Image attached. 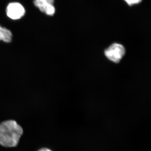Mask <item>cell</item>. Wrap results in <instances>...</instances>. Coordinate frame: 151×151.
Here are the masks:
<instances>
[{"instance_id":"cell-1","label":"cell","mask_w":151,"mask_h":151,"mask_svg":"<svg viewBox=\"0 0 151 151\" xmlns=\"http://www.w3.org/2000/svg\"><path fill=\"white\" fill-rule=\"evenodd\" d=\"M23 133L22 128L14 120L1 122L0 123V145L5 147H16Z\"/></svg>"},{"instance_id":"cell-2","label":"cell","mask_w":151,"mask_h":151,"mask_svg":"<svg viewBox=\"0 0 151 151\" xmlns=\"http://www.w3.org/2000/svg\"><path fill=\"white\" fill-rule=\"evenodd\" d=\"M105 54L108 59L118 63L125 54V48L122 45L113 44L105 50Z\"/></svg>"},{"instance_id":"cell-3","label":"cell","mask_w":151,"mask_h":151,"mask_svg":"<svg viewBox=\"0 0 151 151\" xmlns=\"http://www.w3.org/2000/svg\"><path fill=\"white\" fill-rule=\"evenodd\" d=\"M25 10L24 7L19 3H11L7 7V15L12 19L17 20L24 16Z\"/></svg>"},{"instance_id":"cell-4","label":"cell","mask_w":151,"mask_h":151,"mask_svg":"<svg viewBox=\"0 0 151 151\" xmlns=\"http://www.w3.org/2000/svg\"><path fill=\"white\" fill-rule=\"evenodd\" d=\"M54 2V0H34L35 5L41 12L51 16L54 14L55 12Z\"/></svg>"},{"instance_id":"cell-5","label":"cell","mask_w":151,"mask_h":151,"mask_svg":"<svg viewBox=\"0 0 151 151\" xmlns=\"http://www.w3.org/2000/svg\"><path fill=\"white\" fill-rule=\"evenodd\" d=\"M12 34L9 30L0 26V41L10 43L12 40Z\"/></svg>"},{"instance_id":"cell-6","label":"cell","mask_w":151,"mask_h":151,"mask_svg":"<svg viewBox=\"0 0 151 151\" xmlns=\"http://www.w3.org/2000/svg\"><path fill=\"white\" fill-rule=\"evenodd\" d=\"M129 5L132 6L133 5L139 4L141 3L142 0H124Z\"/></svg>"},{"instance_id":"cell-7","label":"cell","mask_w":151,"mask_h":151,"mask_svg":"<svg viewBox=\"0 0 151 151\" xmlns=\"http://www.w3.org/2000/svg\"><path fill=\"white\" fill-rule=\"evenodd\" d=\"M37 151H52L50 149L47 148H41L39 149Z\"/></svg>"}]
</instances>
